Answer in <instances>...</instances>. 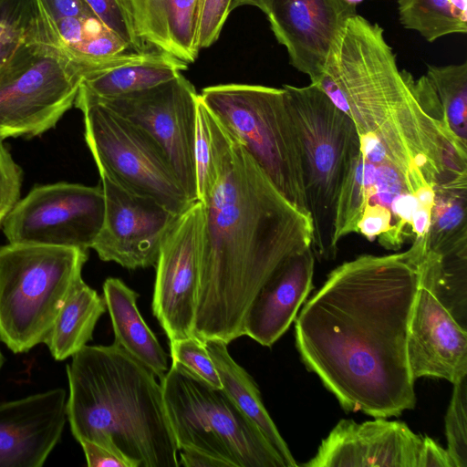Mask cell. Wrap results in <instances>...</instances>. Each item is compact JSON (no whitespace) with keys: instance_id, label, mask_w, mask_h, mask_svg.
Returning a JSON list of instances; mask_svg holds the SVG:
<instances>
[{"instance_id":"6da1fadb","label":"cell","mask_w":467,"mask_h":467,"mask_svg":"<svg viewBox=\"0 0 467 467\" xmlns=\"http://www.w3.org/2000/svg\"><path fill=\"white\" fill-rule=\"evenodd\" d=\"M427 252L426 235L402 253L345 262L300 311L301 359L346 411L387 419L414 408L407 338Z\"/></svg>"},{"instance_id":"7a4b0ae2","label":"cell","mask_w":467,"mask_h":467,"mask_svg":"<svg viewBox=\"0 0 467 467\" xmlns=\"http://www.w3.org/2000/svg\"><path fill=\"white\" fill-rule=\"evenodd\" d=\"M206 108L215 182L204 223L193 336L230 344L244 336L254 296L289 258L311 247L310 216L275 187L243 144ZM201 202V201H200Z\"/></svg>"},{"instance_id":"3957f363","label":"cell","mask_w":467,"mask_h":467,"mask_svg":"<svg viewBox=\"0 0 467 467\" xmlns=\"http://www.w3.org/2000/svg\"><path fill=\"white\" fill-rule=\"evenodd\" d=\"M311 83L350 118L359 139L383 146L414 196L467 176V144L449 128L427 77L399 69L378 24L350 17Z\"/></svg>"},{"instance_id":"277c9868","label":"cell","mask_w":467,"mask_h":467,"mask_svg":"<svg viewBox=\"0 0 467 467\" xmlns=\"http://www.w3.org/2000/svg\"><path fill=\"white\" fill-rule=\"evenodd\" d=\"M67 366V416L79 442L103 445L131 467H179L155 374L112 343L86 345Z\"/></svg>"},{"instance_id":"5b68a950","label":"cell","mask_w":467,"mask_h":467,"mask_svg":"<svg viewBox=\"0 0 467 467\" xmlns=\"http://www.w3.org/2000/svg\"><path fill=\"white\" fill-rule=\"evenodd\" d=\"M299 136L305 194L313 227L314 254L332 259L336 207L341 188L360 152L353 121L316 85H283Z\"/></svg>"},{"instance_id":"8992f818","label":"cell","mask_w":467,"mask_h":467,"mask_svg":"<svg viewBox=\"0 0 467 467\" xmlns=\"http://www.w3.org/2000/svg\"><path fill=\"white\" fill-rule=\"evenodd\" d=\"M88 257L72 247L0 245V341L12 352L45 342Z\"/></svg>"},{"instance_id":"52a82bcc","label":"cell","mask_w":467,"mask_h":467,"mask_svg":"<svg viewBox=\"0 0 467 467\" xmlns=\"http://www.w3.org/2000/svg\"><path fill=\"white\" fill-rule=\"evenodd\" d=\"M199 95L281 194L308 214L301 143L285 89L230 83L206 87Z\"/></svg>"},{"instance_id":"ba28073f","label":"cell","mask_w":467,"mask_h":467,"mask_svg":"<svg viewBox=\"0 0 467 467\" xmlns=\"http://www.w3.org/2000/svg\"><path fill=\"white\" fill-rule=\"evenodd\" d=\"M160 382L178 450H201L230 467H286L222 389L209 386L175 362Z\"/></svg>"},{"instance_id":"9c48e42d","label":"cell","mask_w":467,"mask_h":467,"mask_svg":"<svg viewBox=\"0 0 467 467\" xmlns=\"http://www.w3.org/2000/svg\"><path fill=\"white\" fill-rule=\"evenodd\" d=\"M83 113L85 140L99 172L149 196L177 215L192 203L164 155L137 126L79 86L74 103Z\"/></svg>"},{"instance_id":"30bf717a","label":"cell","mask_w":467,"mask_h":467,"mask_svg":"<svg viewBox=\"0 0 467 467\" xmlns=\"http://www.w3.org/2000/svg\"><path fill=\"white\" fill-rule=\"evenodd\" d=\"M81 82L59 44L19 50L0 67V138H31L54 128L74 105Z\"/></svg>"},{"instance_id":"8fae6325","label":"cell","mask_w":467,"mask_h":467,"mask_svg":"<svg viewBox=\"0 0 467 467\" xmlns=\"http://www.w3.org/2000/svg\"><path fill=\"white\" fill-rule=\"evenodd\" d=\"M101 185L57 182L34 187L3 222L11 244L91 248L103 222Z\"/></svg>"},{"instance_id":"7c38bea8","label":"cell","mask_w":467,"mask_h":467,"mask_svg":"<svg viewBox=\"0 0 467 467\" xmlns=\"http://www.w3.org/2000/svg\"><path fill=\"white\" fill-rule=\"evenodd\" d=\"M94 97L145 132L164 155L189 199L198 201L194 141L199 94L194 86L181 74L139 92L111 99Z\"/></svg>"},{"instance_id":"4fadbf2b","label":"cell","mask_w":467,"mask_h":467,"mask_svg":"<svg viewBox=\"0 0 467 467\" xmlns=\"http://www.w3.org/2000/svg\"><path fill=\"white\" fill-rule=\"evenodd\" d=\"M204 207L194 202L177 219L155 264L152 312L169 340L193 336Z\"/></svg>"},{"instance_id":"5bb4252c","label":"cell","mask_w":467,"mask_h":467,"mask_svg":"<svg viewBox=\"0 0 467 467\" xmlns=\"http://www.w3.org/2000/svg\"><path fill=\"white\" fill-rule=\"evenodd\" d=\"M104 195L101 228L91 246L100 260L134 270L154 266L180 215L99 172Z\"/></svg>"},{"instance_id":"9a60e30c","label":"cell","mask_w":467,"mask_h":467,"mask_svg":"<svg viewBox=\"0 0 467 467\" xmlns=\"http://www.w3.org/2000/svg\"><path fill=\"white\" fill-rule=\"evenodd\" d=\"M356 14V5L346 0H271L266 16L290 64L311 83L320 75L339 32Z\"/></svg>"},{"instance_id":"2e32d148","label":"cell","mask_w":467,"mask_h":467,"mask_svg":"<svg viewBox=\"0 0 467 467\" xmlns=\"http://www.w3.org/2000/svg\"><path fill=\"white\" fill-rule=\"evenodd\" d=\"M423 438L404 422L341 420L307 467H418Z\"/></svg>"},{"instance_id":"e0dca14e","label":"cell","mask_w":467,"mask_h":467,"mask_svg":"<svg viewBox=\"0 0 467 467\" xmlns=\"http://www.w3.org/2000/svg\"><path fill=\"white\" fill-rule=\"evenodd\" d=\"M407 358L414 380L444 379L454 384L467 377V332L420 276L407 338Z\"/></svg>"},{"instance_id":"ac0fdd59","label":"cell","mask_w":467,"mask_h":467,"mask_svg":"<svg viewBox=\"0 0 467 467\" xmlns=\"http://www.w3.org/2000/svg\"><path fill=\"white\" fill-rule=\"evenodd\" d=\"M62 388L0 402V467H41L67 421Z\"/></svg>"},{"instance_id":"d6986e66","label":"cell","mask_w":467,"mask_h":467,"mask_svg":"<svg viewBox=\"0 0 467 467\" xmlns=\"http://www.w3.org/2000/svg\"><path fill=\"white\" fill-rule=\"evenodd\" d=\"M314 267L311 247L285 262L252 301L244 320V336L262 346H273L289 328L312 290Z\"/></svg>"},{"instance_id":"ffe728a7","label":"cell","mask_w":467,"mask_h":467,"mask_svg":"<svg viewBox=\"0 0 467 467\" xmlns=\"http://www.w3.org/2000/svg\"><path fill=\"white\" fill-rule=\"evenodd\" d=\"M146 51L150 47L191 64L198 57V0H119Z\"/></svg>"},{"instance_id":"44dd1931","label":"cell","mask_w":467,"mask_h":467,"mask_svg":"<svg viewBox=\"0 0 467 467\" xmlns=\"http://www.w3.org/2000/svg\"><path fill=\"white\" fill-rule=\"evenodd\" d=\"M55 26L62 52L82 80L153 52L132 51L93 12L58 19Z\"/></svg>"},{"instance_id":"7402d4cb","label":"cell","mask_w":467,"mask_h":467,"mask_svg":"<svg viewBox=\"0 0 467 467\" xmlns=\"http://www.w3.org/2000/svg\"><path fill=\"white\" fill-rule=\"evenodd\" d=\"M137 292L122 280L107 278L103 298L114 332V344L134 357L160 379L168 371V355L145 323L138 306Z\"/></svg>"},{"instance_id":"603a6c76","label":"cell","mask_w":467,"mask_h":467,"mask_svg":"<svg viewBox=\"0 0 467 467\" xmlns=\"http://www.w3.org/2000/svg\"><path fill=\"white\" fill-rule=\"evenodd\" d=\"M203 343L219 374L222 389L258 427L281 456L285 466H298L267 412L256 383L249 373L232 358L228 351V344L217 339H208Z\"/></svg>"},{"instance_id":"cb8c5ba5","label":"cell","mask_w":467,"mask_h":467,"mask_svg":"<svg viewBox=\"0 0 467 467\" xmlns=\"http://www.w3.org/2000/svg\"><path fill=\"white\" fill-rule=\"evenodd\" d=\"M106 309L104 298L80 280L65 300L44 342L52 357L65 360L84 348Z\"/></svg>"},{"instance_id":"d4e9b609","label":"cell","mask_w":467,"mask_h":467,"mask_svg":"<svg viewBox=\"0 0 467 467\" xmlns=\"http://www.w3.org/2000/svg\"><path fill=\"white\" fill-rule=\"evenodd\" d=\"M187 67L182 60L153 51L144 59L86 78L80 85L96 97L111 99L170 81Z\"/></svg>"},{"instance_id":"484cf974","label":"cell","mask_w":467,"mask_h":467,"mask_svg":"<svg viewBox=\"0 0 467 467\" xmlns=\"http://www.w3.org/2000/svg\"><path fill=\"white\" fill-rule=\"evenodd\" d=\"M38 42H58L43 0H0V67L19 50Z\"/></svg>"},{"instance_id":"4316f807","label":"cell","mask_w":467,"mask_h":467,"mask_svg":"<svg viewBox=\"0 0 467 467\" xmlns=\"http://www.w3.org/2000/svg\"><path fill=\"white\" fill-rule=\"evenodd\" d=\"M466 186L467 179H459L435 192L427 242L441 258L466 253Z\"/></svg>"},{"instance_id":"83f0119b","label":"cell","mask_w":467,"mask_h":467,"mask_svg":"<svg viewBox=\"0 0 467 467\" xmlns=\"http://www.w3.org/2000/svg\"><path fill=\"white\" fill-rule=\"evenodd\" d=\"M400 24L428 42L467 32V0H397Z\"/></svg>"},{"instance_id":"f1b7e54d","label":"cell","mask_w":467,"mask_h":467,"mask_svg":"<svg viewBox=\"0 0 467 467\" xmlns=\"http://www.w3.org/2000/svg\"><path fill=\"white\" fill-rule=\"evenodd\" d=\"M451 130L467 144V62L427 67L426 75Z\"/></svg>"},{"instance_id":"f546056e","label":"cell","mask_w":467,"mask_h":467,"mask_svg":"<svg viewBox=\"0 0 467 467\" xmlns=\"http://www.w3.org/2000/svg\"><path fill=\"white\" fill-rule=\"evenodd\" d=\"M453 385L445 416L446 449L454 467H467V377Z\"/></svg>"},{"instance_id":"4dcf8cb0","label":"cell","mask_w":467,"mask_h":467,"mask_svg":"<svg viewBox=\"0 0 467 467\" xmlns=\"http://www.w3.org/2000/svg\"><path fill=\"white\" fill-rule=\"evenodd\" d=\"M169 347L172 362L209 386L222 389L219 374L203 342L192 336L169 340Z\"/></svg>"},{"instance_id":"1f68e13d","label":"cell","mask_w":467,"mask_h":467,"mask_svg":"<svg viewBox=\"0 0 467 467\" xmlns=\"http://www.w3.org/2000/svg\"><path fill=\"white\" fill-rule=\"evenodd\" d=\"M194 161L197 197L198 201L202 202L209 194L215 182V167L206 108L200 95L197 102Z\"/></svg>"},{"instance_id":"d6a6232c","label":"cell","mask_w":467,"mask_h":467,"mask_svg":"<svg viewBox=\"0 0 467 467\" xmlns=\"http://www.w3.org/2000/svg\"><path fill=\"white\" fill-rule=\"evenodd\" d=\"M96 16L132 51L142 53L146 51L136 36L119 0H84Z\"/></svg>"},{"instance_id":"836d02e7","label":"cell","mask_w":467,"mask_h":467,"mask_svg":"<svg viewBox=\"0 0 467 467\" xmlns=\"http://www.w3.org/2000/svg\"><path fill=\"white\" fill-rule=\"evenodd\" d=\"M232 0H202L196 16L195 45L197 49L211 47L219 37Z\"/></svg>"},{"instance_id":"e575fe53","label":"cell","mask_w":467,"mask_h":467,"mask_svg":"<svg viewBox=\"0 0 467 467\" xmlns=\"http://www.w3.org/2000/svg\"><path fill=\"white\" fill-rule=\"evenodd\" d=\"M23 171L0 138V226L20 200Z\"/></svg>"},{"instance_id":"d590c367","label":"cell","mask_w":467,"mask_h":467,"mask_svg":"<svg viewBox=\"0 0 467 467\" xmlns=\"http://www.w3.org/2000/svg\"><path fill=\"white\" fill-rule=\"evenodd\" d=\"M390 211L383 205L366 204L357 223V233L373 241L376 237L389 232L392 228Z\"/></svg>"},{"instance_id":"8d00e7d4","label":"cell","mask_w":467,"mask_h":467,"mask_svg":"<svg viewBox=\"0 0 467 467\" xmlns=\"http://www.w3.org/2000/svg\"><path fill=\"white\" fill-rule=\"evenodd\" d=\"M79 444L89 467H131L123 457L103 445L90 441H81Z\"/></svg>"},{"instance_id":"74e56055","label":"cell","mask_w":467,"mask_h":467,"mask_svg":"<svg viewBox=\"0 0 467 467\" xmlns=\"http://www.w3.org/2000/svg\"><path fill=\"white\" fill-rule=\"evenodd\" d=\"M418 467H454V464L447 450L426 436L422 440Z\"/></svg>"},{"instance_id":"f35d334b","label":"cell","mask_w":467,"mask_h":467,"mask_svg":"<svg viewBox=\"0 0 467 467\" xmlns=\"http://www.w3.org/2000/svg\"><path fill=\"white\" fill-rule=\"evenodd\" d=\"M54 22L68 16H78L92 10L84 0H43Z\"/></svg>"},{"instance_id":"ab89813d","label":"cell","mask_w":467,"mask_h":467,"mask_svg":"<svg viewBox=\"0 0 467 467\" xmlns=\"http://www.w3.org/2000/svg\"><path fill=\"white\" fill-rule=\"evenodd\" d=\"M179 467H230L223 460L201 450H179Z\"/></svg>"},{"instance_id":"60d3db41","label":"cell","mask_w":467,"mask_h":467,"mask_svg":"<svg viewBox=\"0 0 467 467\" xmlns=\"http://www.w3.org/2000/svg\"><path fill=\"white\" fill-rule=\"evenodd\" d=\"M271 0H232L231 12L243 5H252L260 9L265 16L269 13Z\"/></svg>"},{"instance_id":"b9f144b4","label":"cell","mask_w":467,"mask_h":467,"mask_svg":"<svg viewBox=\"0 0 467 467\" xmlns=\"http://www.w3.org/2000/svg\"><path fill=\"white\" fill-rule=\"evenodd\" d=\"M4 362H5V358H4V355H3V353H2V351L0 349V371H1V368H2V367L4 365Z\"/></svg>"},{"instance_id":"7bdbcfd3","label":"cell","mask_w":467,"mask_h":467,"mask_svg":"<svg viewBox=\"0 0 467 467\" xmlns=\"http://www.w3.org/2000/svg\"><path fill=\"white\" fill-rule=\"evenodd\" d=\"M202 2V0H198V7H197V12H198V9H199V7H200V5H201ZM196 16H197V15H196Z\"/></svg>"}]
</instances>
